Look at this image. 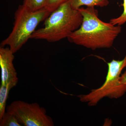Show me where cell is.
Wrapping results in <instances>:
<instances>
[{
    "mask_svg": "<svg viewBox=\"0 0 126 126\" xmlns=\"http://www.w3.org/2000/svg\"><path fill=\"white\" fill-rule=\"evenodd\" d=\"M78 10L82 21L79 28L68 37L69 41L93 50L111 47L121 31V26L100 20L95 7H81Z\"/></svg>",
    "mask_w": 126,
    "mask_h": 126,
    "instance_id": "1",
    "label": "cell"
},
{
    "mask_svg": "<svg viewBox=\"0 0 126 126\" xmlns=\"http://www.w3.org/2000/svg\"><path fill=\"white\" fill-rule=\"evenodd\" d=\"M82 21L80 12L68 1L50 14L45 20L44 27L35 30L31 39L53 43L67 38L79 28Z\"/></svg>",
    "mask_w": 126,
    "mask_h": 126,
    "instance_id": "2",
    "label": "cell"
},
{
    "mask_svg": "<svg viewBox=\"0 0 126 126\" xmlns=\"http://www.w3.org/2000/svg\"><path fill=\"white\" fill-rule=\"evenodd\" d=\"M51 13L45 8L31 11L23 5L18 6L15 14V21L11 32L2 41L0 46H8L14 54L19 50L31 39L38 25Z\"/></svg>",
    "mask_w": 126,
    "mask_h": 126,
    "instance_id": "3",
    "label": "cell"
},
{
    "mask_svg": "<svg viewBox=\"0 0 126 126\" xmlns=\"http://www.w3.org/2000/svg\"><path fill=\"white\" fill-rule=\"evenodd\" d=\"M107 64L108 70L104 82L100 87L92 89L87 94L78 96L81 102L92 107L96 106L104 98L117 99L125 94L126 84L121 83L120 78L122 71L126 67V54L122 60L113 59Z\"/></svg>",
    "mask_w": 126,
    "mask_h": 126,
    "instance_id": "4",
    "label": "cell"
},
{
    "mask_svg": "<svg viewBox=\"0 0 126 126\" xmlns=\"http://www.w3.org/2000/svg\"><path fill=\"white\" fill-rule=\"evenodd\" d=\"M6 110L14 114L23 126H54L53 119L47 115L45 109L36 103H29L18 100L7 106Z\"/></svg>",
    "mask_w": 126,
    "mask_h": 126,
    "instance_id": "5",
    "label": "cell"
},
{
    "mask_svg": "<svg viewBox=\"0 0 126 126\" xmlns=\"http://www.w3.org/2000/svg\"><path fill=\"white\" fill-rule=\"evenodd\" d=\"M14 53L9 47H0V67L1 70V84L12 83L17 84V73L13 63Z\"/></svg>",
    "mask_w": 126,
    "mask_h": 126,
    "instance_id": "6",
    "label": "cell"
},
{
    "mask_svg": "<svg viewBox=\"0 0 126 126\" xmlns=\"http://www.w3.org/2000/svg\"><path fill=\"white\" fill-rule=\"evenodd\" d=\"M70 4L74 9L78 10L83 6L86 7H104L109 4V0H69Z\"/></svg>",
    "mask_w": 126,
    "mask_h": 126,
    "instance_id": "7",
    "label": "cell"
},
{
    "mask_svg": "<svg viewBox=\"0 0 126 126\" xmlns=\"http://www.w3.org/2000/svg\"><path fill=\"white\" fill-rule=\"evenodd\" d=\"M16 85L10 83L6 85L1 84L0 86V119H1L6 109V101L10 90Z\"/></svg>",
    "mask_w": 126,
    "mask_h": 126,
    "instance_id": "8",
    "label": "cell"
},
{
    "mask_svg": "<svg viewBox=\"0 0 126 126\" xmlns=\"http://www.w3.org/2000/svg\"><path fill=\"white\" fill-rule=\"evenodd\" d=\"M22 125L13 113L6 111L0 119V126H22Z\"/></svg>",
    "mask_w": 126,
    "mask_h": 126,
    "instance_id": "9",
    "label": "cell"
},
{
    "mask_svg": "<svg viewBox=\"0 0 126 126\" xmlns=\"http://www.w3.org/2000/svg\"><path fill=\"white\" fill-rule=\"evenodd\" d=\"M46 0H24L22 5L31 11H36L45 8Z\"/></svg>",
    "mask_w": 126,
    "mask_h": 126,
    "instance_id": "10",
    "label": "cell"
},
{
    "mask_svg": "<svg viewBox=\"0 0 126 126\" xmlns=\"http://www.w3.org/2000/svg\"><path fill=\"white\" fill-rule=\"evenodd\" d=\"M122 5L123 7V11L121 15L117 18H112L110 23L115 25L121 26L126 23V0H123Z\"/></svg>",
    "mask_w": 126,
    "mask_h": 126,
    "instance_id": "11",
    "label": "cell"
},
{
    "mask_svg": "<svg viewBox=\"0 0 126 126\" xmlns=\"http://www.w3.org/2000/svg\"><path fill=\"white\" fill-rule=\"evenodd\" d=\"M69 0H46L45 8L50 13Z\"/></svg>",
    "mask_w": 126,
    "mask_h": 126,
    "instance_id": "12",
    "label": "cell"
},
{
    "mask_svg": "<svg viewBox=\"0 0 126 126\" xmlns=\"http://www.w3.org/2000/svg\"><path fill=\"white\" fill-rule=\"evenodd\" d=\"M120 81L121 83L126 84V70L121 75Z\"/></svg>",
    "mask_w": 126,
    "mask_h": 126,
    "instance_id": "13",
    "label": "cell"
}]
</instances>
